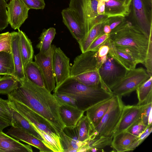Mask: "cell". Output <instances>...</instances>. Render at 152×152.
Returning <instances> with one entry per match:
<instances>
[{"instance_id": "cell-39", "label": "cell", "mask_w": 152, "mask_h": 152, "mask_svg": "<svg viewBox=\"0 0 152 152\" xmlns=\"http://www.w3.org/2000/svg\"><path fill=\"white\" fill-rule=\"evenodd\" d=\"M60 105L61 104L67 105L77 108V103L76 100L69 96L56 92L53 94Z\"/></svg>"}, {"instance_id": "cell-45", "label": "cell", "mask_w": 152, "mask_h": 152, "mask_svg": "<svg viewBox=\"0 0 152 152\" xmlns=\"http://www.w3.org/2000/svg\"><path fill=\"white\" fill-rule=\"evenodd\" d=\"M126 17L116 16L108 18L106 24L108 25L111 30L126 20Z\"/></svg>"}, {"instance_id": "cell-55", "label": "cell", "mask_w": 152, "mask_h": 152, "mask_svg": "<svg viewBox=\"0 0 152 152\" xmlns=\"http://www.w3.org/2000/svg\"><path fill=\"white\" fill-rule=\"evenodd\" d=\"M6 2H7L8 1H9V0H5Z\"/></svg>"}, {"instance_id": "cell-15", "label": "cell", "mask_w": 152, "mask_h": 152, "mask_svg": "<svg viewBox=\"0 0 152 152\" xmlns=\"http://www.w3.org/2000/svg\"><path fill=\"white\" fill-rule=\"evenodd\" d=\"M60 140L64 152H76L82 146L83 142L79 141L76 126H65L59 133Z\"/></svg>"}, {"instance_id": "cell-24", "label": "cell", "mask_w": 152, "mask_h": 152, "mask_svg": "<svg viewBox=\"0 0 152 152\" xmlns=\"http://www.w3.org/2000/svg\"><path fill=\"white\" fill-rule=\"evenodd\" d=\"M138 137L126 130L114 136L111 145L117 152L126 151L128 147Z\"/></svg>"}, {"instance_id": "cell-20", "label": "cell", "mask_w": 152, "mask_h": 152, "mask_svg": "<svg viewBox=\"0 0 152 152\" xmlns=\"http://www.w3.org/2000/svg\"><path fill=\"white\" fill-rule=\"evenodd\" d=\"M61 14L63 22L78 42L81 41L84 35L81 26L73 13L68 7L63 10Z\"/></svg>"}, {"instance_id": "cell-27", "label": "cell", "mask_w": 152, "mask_h": 152, "mask_svg": "<svg viewBox=\"0 0 152 152\" xmlns=\"http://www.w3.org/2000/svg\"><path fill=\"white\" fill-rule=\"evenodd\" d=\"M107 18L96 24L90 30L86 37L78 42L82 53L86 52L91 44L97 38L104 34L103 29Z\"/></svg>"}, {"instance_id": "cell-31", "label": "cell", "mask_w": 152, "mask_h": 152, "mask_svg": "<svg viewBox=\"0 0 152 152\" xmlns=\"http://www.w3.org/2000/svg\"><path fill=\"white\" fill-rule=\"evenodd\" d=\"M138 102L137 105L152 102V76L140 86L136 89Z\"/></svg>"}, {"instance_id": "cell-14", "label": "cell", "mask_w": 152, "mask_h": 152, "mask_svg": "<svg viewBox=\"0 0 152 152\" xmlns=\"http://www.w3.org/2000/svg\"><path fill=\"white\" fill-rule=\"evenodd\" d=\"M146 104L141 105H124L121 118L114 132L113 137L122 132L126 131L133 124L141 118L142 111Z\"/></svg>"}, {"instance_id": "cell-7", "label": "cell", "mask_w": 152, "mask_h": 152, "mask_svg": "<svg viewBox=\"0 0 152 152\" xmlns=\"http://www.w3.org/2000/svg\"><path fill=\"white\" fill-rule=\"evenodd\" d=\"M121 97L114 95L107 110L98 125L95 128L99 135L113 137L124 105Z\"/></svg>"}, {"instance_id": "cell-19", "label": "cell", "mask_w": 152, "mask_h": 152, "mask_svg": "<svg viewBox=\"0 0 152 152\" xmlns=\"http://www.w3.org/2000/svg\"><path fill=\"white\" fill-rule=\"evenodd\" d=\"M30 145L23 144L0 131V152H32Z\"/></svg>"}, {"instance_id": "cell-9", "label": "cell", "mask_w": 152, "mask_h": 152, "mask_svg": "<svg viewBox=\"0 0 152 152\" xmlns=\"http://www.w3.org/2000/svg\"><path fill=\"white\" fill-rule=\"evenodd\" d=\"M127 70L108 53L106 60L98 69L101 86L113 93L111 88L124 77Z\"/></svg>"}, {"instance_id": "cell-17", "label": "cell", "mask_w": 152, "mask_h": 152, "mask_svg": "<svg viewBox=\"0 0 152 152\" xmlns=\"http://www.w3.org/2000/svg\"><path fill=\"white\" fill-rule=\"evenodd\" d=\"M105 44L109 47V55L127 70L135 68L136 65L139 63L131 54L116 48L108 39Z\"/></svg>"}, {"instance_id": "cell-16", "label": "cell", "mask_w": 152, "mask_h": 152, "mask_svg": "<svg viewBox=\"0 0 152 152\" xmlns=\"http://www.w3.org/2000/svg\"><path fill=\"white\" fill-rule=\"evenodd\" d=\"M6 134L19 141L39 149L40 152H53L41 140L21 128L12 126Z\"/></svg>"}, {"instance_id": "cell-34", "label": "cell", "mask_w": 152, "mask_h": 152, "mask_svg": "<svg viewBox=\"0 0 152 152\" xmlns=\"http://www.w3.org/2000/svg\"><path fill=\"white\" fill-rule=\"evenodd\" d=\"M19 83L13 77L4 75L0 79V94L8 95L19 87Z\"/></svg>"}, {"instance_id": "cell-41", "label": "cell", "mask_w": 152, "mask_h": 152, "mask_svg": "<svg viewBox=\"0 0 152 152\" xmlns=\"http://www.w3.org/2000/svg\"><path fill=\"white\" fill-rule=\"evenodd\" d=\"M147 126L144 124L140 118L133 124L126 131L139 137L146 129Z\"/></svg>"}, {"instance_id": "cell-37", "label": "cell", "mask_w": 152, "mask_h": 152, "mask_svg": "<svg viewBox=\"0 0 152 152\" xmlns=\"http://www.w3.org/2000/svg\"><path fill=\"white\" fill-rule=\"evenodd\" d=\"M7 5L5 0H0V31L5 29L9 24Z\"/></svg>"}, {"instance_id": "cell-25", "label": "cell", "mask_w": 152, "mask_h": 152, "mask_svg": "<svg viewBox=\"0 0 152 152\" xmlns=\"http://www.w3.org/2000/svg\"><path fill=\"white\" fill-rule=\"evenodd\" d=\"M11 108L12 110V126L26 131L43 142L44 141L43 139L34 129L30 122L18 111L12 108Z\"/></svg>"}, {"instance_id": "cell-42", "label": "cell", "mask_w": 152, "mask_h": 152, "mask_svg": "<svg viewBox=\"0 0 152 152\" xmlns=\"http://www.w3.org/2000/svg\"><path fill=\"white\" fill-rule=\"evenodd\" d=\"M109 37V34H104L102 35L92 42L87 51H97L101 46L105 44Z\"/></svg>"}, {"instance_id": "cell-10", "label": "cell", "mask_w": 152, "mask_h": 152, "mask_svg": "<svg viewBox=\"0 0 152 152\" xmlns=\"http://www.w3.org/2000/svg\"><path fill=\"white\" fill-rule=\"evenodd\" d=\"M8 98L10 107L18 111L31 123L50 135L56 141L60 143L58 132L44 118L24 104L11 98Z\"/></svg>"}, {"instance_id": "cell-38", "label": "cell", "mask_w": 152, "mask_h": 152, "mask_svg": "<svg viewBox=\"0 0 152 152\" xmlns=\"http://www.w3.org/2000/svg\"><path fill=\"white\" fill-rule=\"evenodd\" d=\"M12 35L11 33H4L0 38V52L4 51L11 53Z\"/></svg>"}, {"instance_id": "cell-8", "label": "cell", "mask_w": 152, "mask_h": 152, "mask_svg": "<svg viewBox=\"0 0 152 152\" xmlns=\"http://www.w3.org/2000/svg\"><path fill=\"white\" fill-rule=\"evenodd\" d=\"M150 77L146 69L142 68L127 70L124 77L111 88L115 95L121 97L129 94Z\"/></svg>"}, {"instance_id": "cell-6", "label": "cell", "mask_w": 152, "mask_h": 152, "mask_svg": "<svg viewBox=\"0 0 152 152\" xmlns=\"http://www.w3.org/2000/svg\"><path fill=\"white\" fill-rule=\"evenodd\" d=\"M130 9V21L149 39L152 34V0H132Z\"/></svg>"}, {"instance_id": "cell-2", "label": "cell", "mask_w": 152, "mask_h": 152, "mask_svg": "<svg viewBox=\"0 0 152 152\" xmlns=\"http://www.w3.org/2000/svg\"><path fill=\"white\" fill-rule=\"evenodd\" d=\"M108 40L116 48L130 53L139 63L144 64L149 39L130 21L126 20L112 30Z\"/></svg>"}, {"instance_id": "cell-4", "label": "cell", "mask_w": 152, "mask_h": 152, "mask_svg": "<svg viewBox=\"0 0 152 152\" xmlns=\"http://www.w3.org/2000/svg\"><path fill=\"white\" fill-rule=\"evenodd\" d=\"M97 51H88L77 56L70 69V77L85 85L98 86L100 83Z\"/></svg>"}, {"instance_id": "cell-47", "label": "cell", "mask_w": 152, "mask_h": 152, "mask_svg": "<svg viewBox=\"0 0 152 152\" xmlns=\"http://www.w3.org/2000/svg\"><path fill=\"white\" fill-rule=\"evenodd\" d=\"M152 124L148 125L145 130L139 136L138 140L141 143L152 132Z\"/></svg>"}, {"instance_id": "cell-46", "label": "cell", "mask_w": 152, "mask_h": 152, "mask_svg": "<svg viewBox=\"0 0 152 152\" xmlns=\"http://www.w3.org/2000/svg\"><path fill=\"white\" fill-rule=\"evenodd\" d=\"M152 102H150L145 104L141 114V119L144 124L146 126L148 125V118L152 111Z\"/></svg>"}, {"instance_id": "cell-11", "label": "cell", "mask_w": 152, "mask_h": 152, "mask_svg": "<svg viewBox=\"0 0 152 152\" xmlns=\"http://www.w3.org/2000/svg\"><path fill=\"white\" fill-rule=\"evenodd\" d=\"M56 46L51 45L49 49L43 53L39 52L34 55V61L42 72L45 88L50 92L54 90L56 87V81L53 73L52 57Z\"/></svg>"}, {"instance_id": "cell-53", "label": "cell", "mask_w": 152, "mask_h": 152, "mask_svg": "<svg viewBox=\"0 0 152 152\" xmlns=\"http://www.w3.org/2000/svg\"><path fill=\"white\" fill-rule=\"evenodd\" d=\"M102 0L103 1H104V2H107L108 1H109L110 0Z\"/></svg>"}, {"instance_id": "cell-40", "label": "cell", "mask_w": 152, "mask_h": 152, "mask_svg": "<svg viewBox=\"0 0 152 152\" xmlns=\"http://www.w3.org/2000/svg\"><path fill=\"white\" fill-rule=\"evenodd\" d=\"M152 34H151L149 40L148 49L144 61V64L149 76H152Z\"/></svg>"}, {"instance_id": "cell-50", "label": "cell", "mask_w": 152, "mask_h": 152, "mask_svg": "<svg viewBox=\"0 0 152 152\" xmlns=\"http://www.w3.org/2000/svg\"><path fill=\"white\" fill-rule=\"evenodd\" d=\"M103 31L104 34H109L111 31V29L109 26L105 23L103 28Z\"/></svg>"}, {"instance_id": "cell-28", "label": "cell", "mask_w": 152, "mask_h": 152, "mask_svg": "<svg viewBox=\"0 0 152 152\" xmlns=\"http://www.w3.org/2000/svg\"><path fill=\"white\" fill-rule=\"evenodd\" d=\"M77 128L79 141L84 142L88 141L95 131V127L86 115H84L77 122Z\"/></svg>"}, {"instance_id": "cell-56", "label": "cell", "mask_w": 152, "mask_h": 152, "mask_svg": "<svg viewBox=\"0 0 152 152\" xmlns=\"http://www.w3.org/2000/svg\"><path fill=\"white\" fill-rule=\"evenodd\" d=\"M1 77L0 75V79L1 78Z\"/></svg>"}, {"instance_id": "cell-29", "label": "cell", "mask_w": 152, "mask_h": 152, "mask_svg": "<svg viewBox=\"0 0 152 152\" xmlns=\"http://www.w3.org/2000/svg\"><path fill=\"white\" fill-rule=\"evenodd\" d=\"M23 71L25 77L36 85L45 87L41 71L35 61L28 63L24 67Z\"/></svg>"}, {"instance_id": "cell-26", "label": "cell", "mask_w": 152, "mask_h": 152, "mask_svg": "<svg viewBox=\"0 0 152 152\" xmlns=\"http://www.w3.org/2000/svg\"><path fill=\"white\" fill-rule=\"evenodd\" d=\"M130 12V7L117 0H110L105 2L104 14L107 18L116 16L126 17L129 16Z\"/></svg>"}, {"instance_id": "cell-3", "label": "cell", "mask_w": 152, "mask_h": 152, "mask_svg": "<svg viewBox=\"0 0 152 152\" xmlns=\"http://www.w3.org/2000/svg\"><path fill=\"white\" fill-rule=\"evenodd\" d=\"M53 91L73 98L77 102V108L85 112L92 106L114 95L101 86H87L70 76Z\"/></svg>"}, {"instance_id": "cell-32", "label": "cell", "mask_w": 152, "mask_h": 152, "mask_svg": "<svg viewBox=\"0 0 152 152\" xmlns=\"http://www.w3.org/2000/svg\"><path fill=\"white\" fill-rule=\"evenodd\" d=\"M15 66L12 53L0 52V75H9L14 77Z\"/></svg>"}, {"instance_id": "cell-52", "label": "cell", "mask_w": 152, "mask_h": 152, "mask_svg": "<svg viewBox=\"0 0 152 152\" xmlns=\"http://www.w3.org/2000/svg\"><path fill=\"white\" fill-rule=\"evenodd\" d=\"M123 3L124 5L128 7L130 5L132 0H117Z\"/></svg>"}, {"instance_id": "cell-48", "label": "cell", "mask_w": 152, "mask_h": 152, "mask_svg": "<svg viewBox=\"0 0 152 152\" xmlns=\"http://www.w3.org/2000/svg\"><path fill=\"white\" fill-rule=\"evenodd\" d=\"M105 8V2L102 0H99L97 7V12L99 15L101 16H106L104 14Z\"/></svg>"}, {"instance_id": "cell-49", "label": "cell", "mask_w": 152, "mask_h": 152, "mask_svg": "<svg viewBox=\"0 0 152 152\" xmlns=\"http://www.w3.org/2000/svg\"><path fill=\"white\" fill-rule=\"evenodd\" d=\"M138 138L132 143L128 147L126 151L133 150L141 143Z\"/></svg>"}, {"instance_id": "cell-30", "label": "cell", "mask_w": 152, "mask_h": 152, "mask_svg": "<svg viewBox=\"0 0 152 152\" xmlns=\"http://www.w3.org/2000/svg\"><path fill=\"white\" fill-rule=\"evenodd\" d=\"M113 137H107L97 134L91 140H88L83 146L86 152L100 151L107 146L111 145Z\"/></svg>"}, {"instance_id": "cell-23", "label": "cell", "mask_w": 152, "mask_h": 152, "mask_svg": "<svg viewBox=\"0 0 152 152\" xmlns=\"http://www.w3.org/2000/svg\"><path fill=\"white\" fill-rule=\"evenodd\" d=\"M19 34V46L23 68L33 61L34 50L31 40L25 33L18 30Z\"/></svg>"}, {"instance_id": "cell-22", "label": "cell", "mask_w": 152, "mask_h": 152, "mask_svg": "<svg viewBox=\"0 0 152 152\" xmlns=\"http://www.w3.org/2000/svg\"><path fill=\"white\" fill-rule=\"evenodd\" d=\"M113 96L96 104L86 111V115L95 128L107 110Z\"/></svg>"}, {"instance_id": "cell-51", "label": "cell", "mask_w": 152, "mask_h": 152, "mask_svg": "<svg viewBox=\"0 0 152 152\" xmlns=\"http://www.w3.org/2000/svg\"><path fill=\"white\" fill-rule=\"evenodd\" d=\"M9 126L7 124L0 121V131H2L4 129Z\"/></svg>"}, {"instance_id": "cell-36", "label": "cell", "mask_w": 152, "mask_h": 152, "mask_svg": "<svg viewBox=\"0 0 152 152\" xmlns=\"http://www.w3.org/2000/svg\"><path fill=\"white\" fill-rule=\"evenodd\" d=\"M9 100L0 98V121L12 126V110Z\"/></svg>"}, {"instance_id": "cell-18", "label": "cell", "mask_w": 152, "mask_h": 152, "mask_svg": "<svg viewBox=\"0 0 152 152\" xmlns=\"http://www.w3.org/2000/svg\"><path fill=\"white\" fill-rule=\"evenodd\" d=\"M12 35L11 51L15 66L14 77L20 82L25 78L19 46L18 31L11 32Z\"/></svg>"}, {"instance_id": "cell-5", "label": "cell", "mask_w": 152, "mask_h": 152, "mask_svg": "<svg viewBox=\"0 0 152 152\" xmlns=\"http://www.w3.org/2000/svg\"><path fill=\"white\" fill-rule=\"evenodd\" d=\"M98 0L70 1L69 8L81 26L84 35L83 39L96 24L108 18L98 14L97 7Z\"/></svg>"}, {"instance_id": "cell-13", "label": "cell", "mask_w": 152, "mask_h": 152, "mask_svg": "<svg viewBox=\"0 0 152 152\" xmlns=\"http://www.w3.org/2000/svg\"><path fill=\"white\" fill-rule=\"evenodd\" d=\"M7 8L9 23L14 30H20L28 18L29 9L22 0H10Z\"/></svg>"}, {"instance_id": "cell-54", "label": "cell", "mask_w": 152, "mask_h": 152, "mask_svg": "<svg viewBox=\"0 0 152 152\" xmlns=\"http://www.w3.org/2000/svg\"><path fill=\"white\" fill-rule=\"evenodd\" d=\"M3 34V33L0 34V38L2 35Z\"/></svg>"}, {"instance_id": "cell-44", "label": "cell", "mask_w": 152, "mask_h": 152, "mask_svg": "<svg viewBox=\"0 0 152 152\" xmlns=\"http://www.w3.org/2000/svg\"><path fill=\"white\" fill-rule=\"evenodd\" d=\"M22 0L29 10H43L45 5L44 0Z\"/></svg>"}, {"instance_id": "cell-35", "label": "cell", "mask_w": 152, "mask_h": 152, "mask_svg": "<svg viewBox=\"0 0 152 152\" xmlns=\"http://www.w3.org/2000/svg\"><path fill=\"white\" fill-rule=\"evenodd\" d=\"M31 124L43 139L44 141L43 143L53 152H64L63 148L60 143L57 142L44 131L39 129L33 124Z\"/></svg>"}, {"instance_id": "cell-12", "label": "cell", "mask_w": 152, "mask_h": 152, "mask_svg": "<svg viewBox=\"0 0 152 152\" xmlns=\"http://www.w3.org/2000/svg\"><path fill=\"white\" fill-rule=\"evenodd\" d=\"M70 59L59 47L55 48L53 55V73L57 87L70 76Z\"/></svg>"}, {"instance_id": "cell-33", "label": "cell", "mask_w": 152, "mask_h": 152, "mask_svg": "<svg viewBox=\"0 0 152 152\" xmlns=\"http://www.w3.org/2000/svg\"><path fill=\"white\" fill-rule=\"evenodd\" d=\"M56 34V30L54 28L43 30L39 38V42L36 45L39 52L44 53L49 49Z\"/></svg>"}, {"instance_id": "cell-1", "label": "cell", "mask_w": 152, "mask_h": 152, "mask_svg": "<svg viewBox=\"0 0 152 152\" xmlns=\"http://www.w3.org/2000/svg\"><path fill=\"white\" fill-rule=\"evenodd\" d=\"M19 83L18 88L7 95L8 98L24 104L40 115L59 133L65 126L60 114V104L53 95L26 77Z\"/></svg>"}, {"instance_id": "cell-21", "label": "cell", "mask_w": 152, "mask_h": 152, "mask_svg": "<svg viewBox=\"0 0 152 152\" xmlns=\"http://www.w3.org/2000/svg\"><path fill=\"white\" fill-rule=\"evenodd\" d=\"M84 112L73 107L64 104L60 105V114L66 126H75L78 121L84 115Z\"/></svg>"}, {"instance_id": "cell-43", "label": "cell", "mask_w": 152, "mask_h": 152, "mask_svg": "<svg viewBox=\"0 0 152 152\" xmlns=\"http://www.w3.org/2000/svg\"><path fill=\"white\" fill-rule=\"evenodd\" d=\"M109 50L108 46L105 44L101 46L97 51L99 68L106 60Z\"/></svg>"}]
</instances>
